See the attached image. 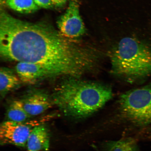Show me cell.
Instances as JSON below:
<instances>
[{
  "mask_svg": "<svg viewBox=\"0 0 151 151\" xmlns=\"http://www.w3.org/2000/svg\"><path fill=\"white\" fill-rule=\"evenodd\" d=\"M57 23L60 32L70 40L78 38L84 35L86 29L80 15L79 0H70L67 10Z\"/></svg>",
  "mask_w": 151,
  "mask_h": 151,
  "instance_id": "8992f818",
  "label": "cell"
},
{
  "mask_svg": "<svg viewBox=\"0 0 151 151\" xmlns=\"http://www.w3.org/2000/svg\"><path fill=\"white\" fill-rule=\"evenodd\" d=\"M40 124V121L16 122L6 120L0 127V143L2 145H12L25 147L34 128Z\"/></svg>",
  "mask_w": 151,
  "mask_h": 151,
  "instance_id": "5b68a950",
  "label": "cell"
},
{
  "mask_svg": "<svg viewBox=\"0 0 151 151\" xmlns=\"http://www.w3.org/2000/svg\"><path fill=\"white\" fill-rule=\"evenodd\" d=\"M70 77L55 91L54 104L66 116L82 118L101 109L112 99L111 88L97 83L79 80Z\"/></svg>",
  "mask_w": 151,
  "mask_h": 151,
  "instance_id": "7a4b0ae2",
  "label": "cell"
},
{
  "mask_svg": "<svg viewBox=\"0 0 151 151\" xmlns=\"http://www.w3.org/2000/svg\"><path fill=\"white\" fill-rule=\"evenodd\" d=\"M105 148L106 151H139L137 142L131 137L107 142Z\"/></svg>",
  "mask_w": 151,
  "mask_h": 151,
  "instance_id": "7c38bea8",
  "label": "cell"
},
{
  "mask_svg": "<svg viewBox=\"0 0 151 151\" xmlns=\"http://www.w3.org/2000/svg\"><path fill=\"white\" fill-rule=\"evenodd\" d=\"M119 105L122 115L132 122L140 126L151 124V84L123 94Z\"/></svg>",
  "mask_w": 151,
  "mask_h": 151,
  "instance_id": "277c9868",
  "label": "cell"
},
{
  "mask_svg": "<svg viewBox=\"0 0 151 151\" xmlns=\"http://www.w3.org/2000/svg\"><path fill=\"white\" fill-rule=\"evenodd\" d=\"M110 60L113 73L122 78L133 80L151 74V48L135 38L121 40Z\"/></svg>",
  "mask_w": 151,
  "mask_h": 151,
  "instance_id": "3957f363",
  "label": "cell"
},
{
  "mask_svg": "<svg viewBox=\"0 0 151 151\" xmlns=\"http://www.w3.org/2000/svg\"><path fill=\"white\" fill-rule=\"evenodd\" d=\"M7 120L24 122L29 120L30 116L24 109L22 100H14L9 105L6 113Z\"/></svg>",
  "mask_w": 151,
  "mask_h": 151,
  "instance_id": "8fae6325",
  "label": "cell"
},
{
  "mask_svg": "<svg viewBox=\"0 0 151 151\" xmlns=\"http://www.w3.org/2000/svg\"><path fill=\"white\" fill-rule=\"evenodd\" d=\"M16 70L20 81L26 84L34 83L40 78L49 76L40 66L27 62H18Z\"/></svg>",
  "mask_w": 151,
  "mask_h": 151,
  "instance_id": "9c48e42d",
  "label": "cell"
},
{
  "mask_svg": "<svg viewBox=\"0 0 151 151\" xmlns=\"http://www.w3.org/2000/svg\"><path fill=\"white\" fill-rule=\"evenodd\" d=\"M6 3L11 9L22 14H31L39 9L34 0H6Z\"/></svg>",
  "mask_w": 151,
  "mask_h": 151,
  "instance_id": "4fadbf2b",
  "label": "cell"
},
{
  "mask_svg": "<svg viewBox=\"0 0 151 151\" xmlns=\"http://www.w3.org/2000/svg\"><path fill=\"white\" fill-rule=\"evenodd\" d=\"M18 76L7 68H1L0 71V91L1 96H4L14 89L20 83Z\"/></svg>",
  "mask_w": 151,
  "mask_h": 151,
  "instance_id": "30bf717a",
  "label": "cell"
},
{
  "mask_svg": "<svg viewBox=\"0 0 151 151\" xmlns=\"http://www.w3.org/2000/svg\"><path fill=\"white\" fill-rule=\"evenodd\" d=\"M26 111L31 117L38 116L54 105L52 98L44 92H32L21 100Z\"/></svg>",
  "mask_w": 151,
  "mask_h": 151,
  "instance_id": "52a82bcc",
  "label": "cell"
},
{
  "mask_svg": "<svg viewBox=\"0 0 151 151\" xmlns=\"http://www.w3.org/2000/svg\"><path fill=\"white\" fill-rule=\"evenodd\" d=\"M38 6L44 9L51 8L52 6V0H34Z\"/></svg>",
  "mask_w": 151,
  "mask_h": 151,
  "instance_id": "5bb4252c",
  "label": "cell"
},
{
  "mask_svg": "<svg viewBox=\"0 0 151 151\" xmlns=\"http://www.w3.org/2000/svg\"><path fill=\"white\" fill-rule=\"evenodd\" d=\"M48 128L42 124L35 126L28 138L26 147L28 151H47L50 146Z\"/></svg>",
  "mask_w": 151,
  "mask_h": 151,
  "instance_id": "ba28073f",
  "label": "cell"
},
{
  "mask_svg": "<svg viewBox=\"0 0 151 151\" xmlns=\"http://www.w3.org/2000/svg\"><path fill=\"white\" fill-rule=\"evenodd\" d=\"M0 53L4 59L35 64L50 76L76 77L87 66L86 53L47 22L0 14Z\"/></svg>",
  "mask_w": 151,
  "mask_h": 151,
  "instance_id": "6da1fadb",
  "label": "cell"
},
{
  "mask_svg": "<svg viewBox=\"0 0 151 151\" xmlns=\"http://www.w3.org/2000/svg\"><path fill=\"white\" fill-rule=\"evenodd\" d=\"M67 0H52V4L57 7H61L65 5Z\"/></svg>",
  "mask_w": 151,
  "mask_h": 151,
  "instance_id": "9a60e30c",
  "label": "cell"
}]
</instances>
